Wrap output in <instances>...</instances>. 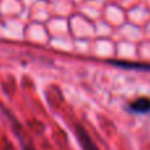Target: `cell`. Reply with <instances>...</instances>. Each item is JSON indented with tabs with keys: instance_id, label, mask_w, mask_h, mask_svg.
Masks as SVG:
<instances>
[{
	"instance_id": "6da1fadb",
	"label": "cell",
	"mask_w": 150,
	"mask_h": 150,
	"mask_svg": "<svg viewBox=\"0 0 150 150\" xmlns=\"http://www.w3.org/2000/svg\"><path fill=\"white\" fill-rule=\"evenodd\" d=\"M76 134H77V138H79L80 144H81V146L84 150H98V147L94 145V142L92 141V138L89 137V134L86 133V130H85L82 126L77 125Z\"/></svg>"
},
{
	"instance_id": "7a4b0ae2",
	"label": "cell",
	"mask_w": 150,
	"mask_h": 150,
	"mask_svg": "<svg viewBox=\"0 0 150 150\" xmlns=\"http://www.w3.org/2000/svg\"><path fill=\"white\" fill-rule=\"evenodd\" d=\"M133 113H138V114H144L150 112V98L147 97H141V98H137L136 101H133L129 106Z\"/></svg>"
},
{
	"instance_id": "3957f363",
	"label": "cell",
	"mask_w": 150,
	"mask_h": 150,
	"mask_svg": "<svg viewBox=\"0 0 150 150\" xmlns=\"http://www.w3.org/2000/svg\"><path fill=\"white\" fill-rule=\"evenodd\" d=\"M113 64L118 67H124V68H129V69H150V65H146V64H138V62H122V61H110Z\"/></svg>"
},
{
	"instance_id": "277c9868",
	"label": "cell",
	"mask_w": 150,
	"mask_h": 150,
	"mask_svg": "<svg viewBox=\"0 0 150 150\" xmlns=\"http://www.w3.org/2000/svg\"><path fill=\"white\" fill-rule=\"evenodd\" d=\"M25 150H33V149H28V147H27V149Z\"/></svg>"
}]
</instances>
